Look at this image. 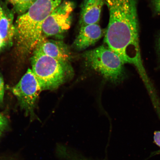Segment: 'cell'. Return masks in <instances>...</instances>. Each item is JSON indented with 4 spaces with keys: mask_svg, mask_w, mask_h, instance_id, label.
Listing matches in <instances>:
<instances>
[{
    "mask_svg": "<svg viewBox=\"0 0 160 160\" xmlns=\"http://www.w3.org/2000/svg\"><path fill=\"white\" fill-rule=\"evenodd\" d=\"M109 20L105 40L125 63L143 69L139 40L137 0H106Z\"/></svg>",
    "mask_w": 160,
    "mask_h": 160,
    "instance_id": "cell-1",
    "label": "cell"
},
{
    "mask_svg": "<svg viewBox=\"0 0 160 160\" xmlns=\"http://www.w3.org/2000/svg\"><path fill=\"white\" fill-rule=\"evenodd\" d=\"M63 0H36L28 11L16 21L18 44L25 53L35 50L43 39V22Z\"/></svg>",
    "mask_w": 160,
    "mask_h": 160,
    "instance_id": "cell-2",
    "label": "cell"
},
{
    "mask_svg": "<svg viewBox=\"0 0 160 160\" xmlns=\"http://www.w3.org/2000/svg\"><path fill=\"white\" fill-rule=\"evenodd\" d=\"M32 71L42 91L57 89L73 77L68 62L59 61L35 49L31 58Z\"/></svg>",
    "mask_w": 160,
    "mask_h": 160,
    "instance_id": "cell-3",
    "label": "cell"
},
{
    "mask_svg": "<svg viewBox=\"0 0 160 160\" xmlns=\"http://www.w3.org/2000/svg\"><path fill=\"white\" fill-rule=\"evenodd\" d=\"M83 57L91 68L112 82L119 83L125 79V63L108 47L102 45L86 51Z\"/></svg>",
    "mask_w": 160,
    "mask_h": 160,
    "instance_id": "cell-4",
    "label": "cell"
},
{
    "mask_svg": "<svg viewBox=\"0 0 160 160\" xmlns=\"http://www.w3.org/2000/svg\"><path fill=\"white\" fill-rule=\"evenodd\" d=\"M74 7L72 2H62L43 22L42 27V38L59 37L68 31L71 27Z\"/></svg>",
    "mask_w": 160,
    "mask_h": 160,
    "instance_id": "cell-5",
    "label": "cell"
},
{
    "mask_svg": "<svg viewBox=\"0 0 160 160\" xmlns=\"http://www.w3.org/2000/svg\"><path fill=\"white\" fill-rule=\"evenodd\" d=\"M41 91L38 82L30 69H28L19 82L12 88V93L27 113L32 112Z\"/></svg>",
    "mask_w": 160,
    "mask_h": 160,
    "instance_id": "cell-6",
    "label": "cell"
},
{
    "mask_svg": "<svg viewBox=\"0 0 160 160\" xmlns=\"http://www.w3.org/2000/svg\"><path fill=\"white\" fill-rule=\"evenodd\" d=\"M35 49L44 54L60 61L68 62L71 58V53L68 47L63 41L58 40L47 39L44 38Z\"/></svg>",
    "mask_w": 160,
    "mask_h": 160,
    "instance_id": "cell-7",
    "label": "cell"
},
{
    "mask_svg": "<svg viewBox=\"0 0 160 160\" xmlns=\"http://www.w3.org/2000/svg\"><path fill=\"white\" fill-rule=\"evenodd\" d=\"M102 29L99 23L81 26L78 35L73 43L78 51H82L95 44L103 35Z\"/></svg>",
    "mask_w": 160,
    "mask_h": 160,
    "instance_id": "cell-8",
    "label": "cell"
},
{
    "mask_svg": "<svg viewBox=\"0 0 160 160\" xmlns=\"http://www.w3.org/2000/svg\"><path fill=\"white\" fill-rule=\"evenodd\" d=\"M106 0H83L81 7V26L98 23Z\"/></svg>",
    "mask_w": 160,
    "mask_h": 160,
    "instance_id": "cell-9",
    "label": "cell"
},
{
    "mask_svg": "<svg viewBox=\"0 0 160 160\" xmlns=\"http://www.w3.org/2000/svg\"><path fill=\"white\" fill-rule=\"evenodd\" d=\"M13 15L3 11L0 20V41L3 46L11 42L16 33V28L13 23Z\"/></svg>",
    "mask_w": 160,
    "mask_h": 160,
    "instance_id": "cell-10",
    "label": "cell"
},
{
    "mask_svg": "<svg viewBox=\"0 0 160 160\" xmlns=\"http://www.w3.org/2000/svg\"><path fill=\"white\" fill-rule=\"evenodd\" d=\"M59 159L61 160H95L86 157L80 152L68 146L62 149L59 153Z\"/></svg>",
    "mask_w": 160,
    "mask_h": 160,
    "instance_id": "cell-11",
    "label": "cell"
},
{
    "mask_svg": "<svg viewBox=\"0 0 160 160\" xmlns=\"http://www.w3.org/2000/svg\"><path fill=\"white\" fill-rule=\"evenodd\" d=\"M36 0H8L15 12L20 15L27 12Z\"/></svg>",
    "mask_w": 160,
    "mask_h": 160,
    "instance_id": "cell-12",
    "label": "cell"
},
{
    "mask_svg": "<svg viewBox=\"0 0 160 160\" xmlns=\"http://www.w3.org/2000/svg\"><path fill=\"white\" fill-rule=\"evenodd\" d=\"M152 9L156 14L160 15V0H149Z\"/></svg>",
    "mask_w": 160,
    "mask_h": 160,
    "instance_id": "cell-13",
    "label": "cell"
},
{
    "mask_svg": "<svg viewBox=\"0 0 160 160\" xmlns=\"http://www.w3.org/2000/svg\"><path fill=\"white\" fill-rule=\"evenodd\" d=\"M8 125L7 118L0 113V131L2 132L6 129Z\"/></svg>",
    "mask_w": 160,
    "mask_h": 160,
    "instance_id": "cell-14",
    "label": "cell"
},
{
    "mask_svg": "<svg viewBox=\"0 0 160 160\" xmlns=\"http://www.w3.org/2000/svg\"><path fill=\"white\" fill-rule=\"evenodd\" d=\"M4 92V83L2 78L0 76V105L3 103Z\"/></svg>",
    "mask_w": 160,
    "mask_h": 160,
    "instance_id": "cell-15",
    "label": "cell"
},
{
    "mask_svg": "<svg viewBox=\"0 0 160 160\" xmlns=\"http://www.w3.org/2000/svg\"><path fill=\"white\" fill-rule=\"evenodd\" d=\"M155 143L160 148V131L155 132L153 136Z\"/></svg>",
    "mask_w": 160,
    "mask_h": 160,
    "instance_id": "cell-16",
    "label": "cell"
},
{
    "mask_svg": "<svg viewBox=\"0 0 160 160\" xmlns=\"http://www.w3.org/2000/svg\"><path fill=\"white\" fill-rule=\"evenodd\" d=\"M156 48H157L158 55L160 58V33L158 37L157 43H156Z\"/></svg>",
    "mask_w": 160,
    "mask_h": 160,
    "instance_id": "cell-17",
    "label": "cell"
},
{
    "mask_svg": "<svg viewBox=\"0 0 160 160\" xmlns=\"http://www.w3.org/2000/svg\"><path fill=\"white\" fill-rule=\"evenodd\" d=\"M3 14V10L1 7V5H0V20L1 19V18L2 17Z\"/></svg>",
    "mask_w": 160,
    "mask_h": 160,
    "instance_id": "cell-18",
    "label": "cell"
},
{
    "mask_svg": "<svg viewBox=\"0 0 160 160\" xmlns=\"http://www.w3.org/2000/svg\"><path fill=\"white\" fill-rule=\"evenodd\" d=\"M4 47L3 44L2 43L1 41H0V49L1 48H2Z\"/></svg>",
    "mask_w": 160,
    "mask_h": 160,
    "instance_id": "cell-19",
    "label": "cell"
},
{
    "mask_svg": "<svg viewBox=\"0 0 160 160\" xmlns=\"http://www.w3.org/2000/svg\"><path fill=\"white\" fill-rule=\"evenodd\" d=\"M2 132L0 131V137H1V136L2 135Z\"/></svg>",
    "mask_w": 160,
    "mask_h": 160,
    "instance_id": "cell-20",
    "label": "cell"
}]
</instances>
